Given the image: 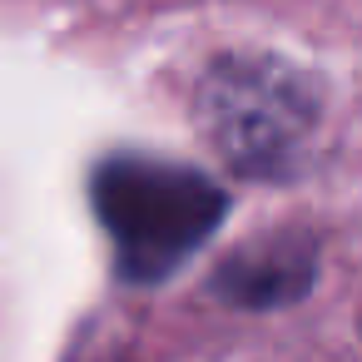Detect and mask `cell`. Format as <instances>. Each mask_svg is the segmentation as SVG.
I'll list each match as a JSON object with an SVG mask.
<instances>
[{
	"instance_id": "cell-3",
	"label": "cell",
	"mask_w": 362,
	"mask_h": 362,
	"mask_svg": "<svg viewBox=\"0 0 362 362\" xmlns=\"http://www.w3.org/2000/svg\"><path fill=\"white\" fill-rule=\"evenodd\" d=\"M308 268H313V258L298 253L293 243L253 248V253H238L223 268V288L238 303H283V298H293L308 283Z\"/></svg>"
},
{
	"instance_id": "cell-1",
	"label": "cell",
	"mask_w": 362,
	"mask_h": 362,
	"mask_svg": "<svg viewBox=\"0 0 362 362\" xmlns=\"http://www.w3.org/2000/svg\"><path fill=\"white\" fill-rule=\"evenodd\" d=\"M95 214L115 243L124 278H164L223 218V194L184 164L119 154L95 169Z\"/></svg>"
},
{
	"instance_id": "cell-2",
	"label": "cell",
	"mask_w": 362,
	"mask_h": 362,
	"mask_svg": "<svg viewBox=\"0 0 362 362\" xmlns=\"http://www.w3.org/2000/svg\"><path fill=\"white\" fill-rule=\"evenodd\" d=\"M199 110H204V129L223 149V159L248 174L288 169V159L303 149V139L317 119V100H313L308 80L263 55L218 60L204 75Z\"/></svg>"
}]
</instances>
